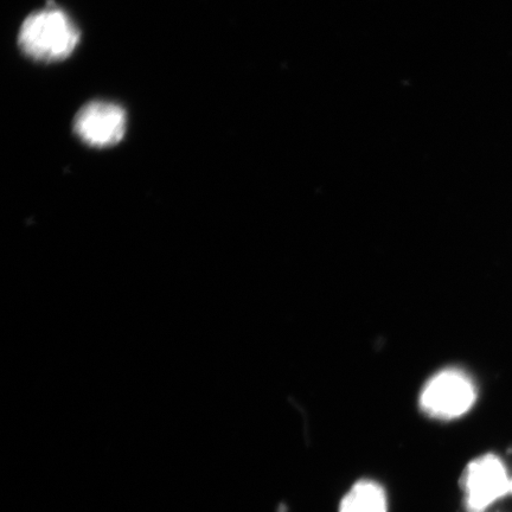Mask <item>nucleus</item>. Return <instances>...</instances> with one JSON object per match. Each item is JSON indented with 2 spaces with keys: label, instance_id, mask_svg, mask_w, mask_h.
<instances>
[{
  "label": "nucleus",
  "instance_id": "1",
  "mask_svg": "<svg viewBox=\"0 0 512 512\" xmlns=\"http://www.w3.org/2000/svg\"><path fill=\"white\" fill-rule=\"evenodd\" d=\"M18 41L31 59L55 62L73 54L80 31L66 12L49 6L25 19Z\"/></svg>",
  "mask_w": 512,
  "mask_h": 512
},
{
  "label": "nucleus",
  "instance_id": "2",
  "mask_svg": "<svg viewBox=\"0 0 512 512\" xmlns=\"http://www.w3.org/2000/svg\"><path fill=\"white\" fill-rule=\"evenodd\" d=\"M477 389L471 377L459 369L440 371L427 382L420 407L431 418L458 419L475 405Z\"/></svg>",
  "mask_w": 512,
  "mask_h": 512
},
{
  "label": "nucleus",
  "instance_id": "3",
  "mask_svg": "<svg viewBox=\"0 0 512 512\" xmlns=\"http://www.w3.org/2000/svg\"><path fill=\"white\" fill-rule=\"evenodd\" d=\"M462 484L466 510L485 512L511 494V473L497 454H483L466 466Z\"/></svg>",
  "mask_w": 512,
  "mask_h": 512
},
{
  "label": "nucleus",
  "instance_id": "4",
  "mask_svg": "<svg viewBox=\"0 0 512 512\" xmlns=\"http://www.w3.org/2000/svg\"><path fill=\"white\" fill-rule=\"evenodd\" d=\"M76 134L88 145L108 147L118 144L126 131V113L111 102L94 101L76 115Z\"/></svg>",
  "mask_w": 512,
  "mask_h": 512
},
{
  "label": "nucleus",
  "instance_id": "5",
  "mask_svg": "<svg viewBox=\"0 0 512 512\" xmlns=\"http://www.w3.org/2000/svg\"><path fill=\"white\" fill-rule=\"evenodd\" d=\"M386 490L379 483L362 479L342 498L338 512H388Z\"/></svg>",
  "mask_w": 512,
  "mask_h": 512
},
{
  "label": "nucleus",
  "instance_id": "6",
  "mask_svg": "<svg viewBox=\"0 0 512 512\" xmlns=\"http://www.w3.org/2000/svg\"><path fill=\"white\" fill-rule=\"evenodd\" d=\"M511 494H512V473H511Z\"/></svg>",
  "mask_w": 512,
  "mask_h": 512
}]
</instances>
